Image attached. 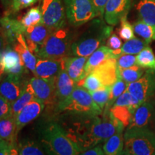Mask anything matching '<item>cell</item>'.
<instances>
[{
  "instance_id": "cell-1",
  "label": "cell",
  "mask_w": 155,
  "mask_h": 155,
  "mask_svg": "<svg viewBox=\"0 0 155 155\" xmlns=\"http://www.w3.org/2000/svg\"><path fill=\"white\" fill-rule=\"evenodd\" d=\"M113 28L106 26L100 19L94 21L84 35L71 44V54L80 57H89L111 35Z\"/></svg>"
},
{
  "instance_id": "cell-2",
  "label": "cell",
  "mask_w": 155,
  "mask_h": 155,
  "mask_svg": "<svg viewBox=\"0 0 155 155\" xmlns=\"http://www.w3.org/2000/svg\"><path fill=\"white\" fill-rule=\"evenodd\" d=\"M121 154L155 155V132L147 127H127Z\"/></svg>"
},
{
  "instance_id": "cell-3",
  "label": "cell",
  "mask_w": 155,
  "mask_h": 155,
  "mask_svg": "<svg viewBox=\"0 0 155 155\" xmlns=\"http://www.w3.org/2000/svg\"><path fill=\"white\" fill-rule=\"evenodd\" d=\"M57 108L60 111H71L84 116H96L103 113L88 91L78 86L67 98L58 103Z\"/></svg>"
},
{
  "instance_id": "cell-4",
  "label": "cell",
  "mask_w": 155,
  "mask_h": 155,
  "mask_svg": "<svg viewBox=\"0 0 155 155\" xmlns=\"http://www.w3.org/2000/svg\"><path fill=\"white\" fill-rule=\"evenodd\" d=\"M42 141L47 152L58 155H75L81 151L70 139L66 131L58 124H50L42 133Z\"/></svg>"
},
{
  "instance_id": "cell-5",
  "label": "cell",
  "mask_w": 155,
  "mask_h": 155,
  "mask_svg": "<svg viewBox=\"0 0 155 155\" xmlns=\"http://www.w3.org/2000/svg\"><path fill=\"white\" fill-rule=\"evenodd\" d=\"M71 38L67 29L53 31L45 42L40 46L37 53L39 58L61 60L71 54Z\"/></svg>"
},
{
  "instance_id": "cell-6",
  "label": "cell",
  "mask_w": 155,
  "mask_h": 155,
  "mask_svg": "<svg viewBox=\"0 0 155 155\" xmlns=\"http://www.w3.org/2000/svg\"><path fill=\"white\" fill-rule=\"evenodd\" d=\"M65 14L73 26L83 25L98 15L91 0H64Z\"/></svg>"
},
{
  "instance_id": "cell-7",
  "label": "cell",
  "mask_w": 155,
  "mask_h": 155,
  "mask_svg": "<svg viewBox=\"0 0 155 155\" xmlns=\"http://www.w3.org/2000/svg\"><path fill=\"white\" fill-rule=\"evenodd\" d=\"M42 23L52 30L64 28L65 25V9L62 0H40Z\"/></svg>"
},
{
  "instance_id": "cell-8",
  "label": "cell",
  "mask_w": 155,
  "mask_h": 155,
  "mask_svg": "<svg viewBox=\"0 0 155 155\" xmlns=\"http://www.w3.org/2000/svg\"><path fill=\"white\" fill-rule=\"evenodd\" d=\"M127 90L141 104L155 95V71L148 69L135 82L127 84Z\"/></svg>"
},
{
  "instance_id": "cell-9",
  "label": "cell",
  "mask_w": 155,
  "mask_h": 155,
  "mask_svg": "<svg viewBox=\"0 0 155 155\" xmlns=\"http://www.w3.org/2000/svg\"><path fill=\"white\" fill-rule=\"evenodd\" d=\"M25 68L22 58L15 50L8 47L0 53V77L7 74L21 78Z\"/></svg>"
},
{
  "instance_id": "cell-10",
  "label": "cell",
  "mask_w": 155,
  "mask_h": 155,
  "mask_svg": "<svg viewBox=\"0 0 155 155\" xmlns=\"http://www.w3.org/2000/svg\"><path fill=\"white\" fill-rule=\"evenodd\" d=\"M56 81H48L34 77L30 79V83L32 87L35 96L43 103L45 106L52 108L55 104L58 105L57 96H56Z\"/></svg>"
},
{
  "instance_id": "cell-11",
  "label": "cell",
  "mask_w": 155,
  "mask_h": 155,
  "mask_svg": "<svg viewBox=\"0 0 155 155\" xmlns=\"http://www.w3.org/2000/svg\"><path fill=\"white\" fill-rule=\"evenodd\" d=\"M53 30L43 23L30 27L25 30L24 36L29 49L34 55H37L39 48L45 42Z\"/></svg>"
},
{
  "instance_id": "cell-12",
  "label": "cell",
  "mask_w": 155,
  "mask_h": 155,
  "mask_svg": "<svg viewBox=\"0 0 155 155\" xmlns=\"http://www.w3.org/2000/svg\"><path fill=\"white\" fill-rule=\"evenodd\" d=\"M132 0H108L106 4L104 19L108 25L114 26L122 17L127 16Z\"/></svg>"
},
{
  "instance_id": "cell-13",
  "label": "cell",
  "mask_w": 155,
  "mask_h": 155,
  "mask_svg": "<svg viewBox=\"0 0 155 155\" xmlns=\"http://www.w3.org/2000/svg\"><path fill=\"white\" fill-rule=\"evenodd\" d=\"M61 60H52L39 58L37 60L34 74L36 77L48 81H56L61 71Z\"/></svg>"
},
{
  "instance_id": "cell-14",
  "label": "cell",
  "mask_w": 155,
  "mask_h": 155,
  "mask_svg": "<svg viewBox=\"0 0 155 155\" xmlns=\"http://www.w3.org/2000/svg\"><path fill=\"white\" fill-rule=\"evenodd\" d=\"M44 108L43 103L35 97L15 117L17 131L19 132L23 127L38 118L43 111Z\"/></svg>"
},
{
  "instance_id": "cell-15",
  "label": "cell",
  "mask_w": 155,
  "mask_h": 155,
  "mask_svg": "<svg viewBox=\"0 0 155 155\" xmlns=\"http://www.w3.org/2000/svg\"><path fill=\"white\" fill-rule=\"evenodd\" d=\"M91 73H95L99 78L104 86H111L119 78L117 58H110L106 60L96 67Z\"/></svg>"
},
{
  "instance_id": "cell-16",
  "label": "cell",
  "mask_w": 155,
  "mask_h": 155,
  "mask_svg": "<svg viewBox=\"0 0 155 155\" xmlns=\"http://www.w3.org/2000/svg\"><path fill=\"white\" fill-rule=\"evenodd\" d=\"M88 57H65L62 59L68 74L75 83L83 80L87 76L86 64Z\"/></svg>"
},
{
  "instance_id": "cell-17",
  "label": "cell",
  "mask_w": 155,
  "mask_h": 155,
  "mask_svg": "<svg viewBox=\"0 0 155 155\" xmlns=\"http://www.w3.org/2000/svg\"><path fill=\"white\" fill-rule=\"evenodd\" d=\"M62 59L61 71L58 75L55 82L56 96H57L58 104L67 98L74 90L75 86H77L76 83L73 79H71V78L68 74L66 70L64 67Z\"/></svg>"
},
{
  "instance_id": "cell-18",
  "label": "cell",
  "mask_w": 155,
  "mask_h": 155,
  "mask_svg": "<svg viewBox=\"0 0 155 155\" xmlns=\"http://www.w3.org/2000/svg\"><path fill=\"white\" fill-rule=\"evenodd\" d=\"M21 78L7 75L0 83V96L12 104L19 96L23 88L21 85Z\"/></svg>"
},
{
  "instance_id": "cell-19",
  "label": "cell",
  "mask_w": 155,
  "mask_h": 155,
  "mask_svg": "<svg viewBox=\"0 0 155 155\" xmlns=\"http://www.w3.org/2000/svg\"><path fill=\"white\" fill-rule=\"evenodd\" d=\"M0 30L7 42H15L19 35L25 33V28L19 20L9 17H4L0 19Z\"/></svg>"
},
{
  "instance_id": "cell-20",
  "label": "cell",
  "mask_w": 155,
  "mask_h": 155,
  "mask_svg": "<svg viewBox=\"0 0 155 155\" xmlns=\"http://www.w3.org/2000/svg\"><path fill=\"white\" fill-rule=\"evenodd\" d=\"M154 108L149 101L142 103L135 110L131 122L127 127H147L153 117Z\"/></svg>"
},
{
  "instance_id": "cell-21",
  "label": "cell",
  "mask_w": 155,
  "mask_h": 155,
  "mask_svg": "<svg viewBox=\"0 0 155 155\" xmlns=\"http://www.w3.org/2000/svg\"><path fill=\"white\" fill-rule=\"evenodd\" d=\"M110 58H118V57L114 55L112 50L108 46H100L88 58L86 64V75L90 74L96 67Z\"/></svg>"
},
{
  "instance_id": "cell-22",
  "label": "cell",
  "mask_w": 155,
  "mask_h": 155,
  "mask_svg": "<svg viewBox=\"0 0 155 155\" xmlns=\"http://www.w3.org/2000/svg\"><path fill=\"white\" fill-rule=\"evenodd\" d=\"M17 133L15 117L10 115L0 119V140L16 146L15 142Z\"/></svg>"
},
{
  "instance_id": "cell-23",
  "label": "cell",
  "mask_w": 155,
  "mask_h": 155,
  "mask_svg": "<svg viewBox=\"0 0 155 155\" xmlns=\"http://www.w3.org/2000/svg\"><path fill=\"white\" fill-rule=\"evenodd\" d=\"M14 48L20 55L26 68L30 70L32 72H34L36 66L37 59L34 54L29 49L24 34L19 35V36L17 37Z\"/></svg>"
},
{
  "instance_id": "cell-24",
  "label": "cell",
  "mask_w": 155,
  "mask_h": 155,
  "mask_svg": "<svg viewBox=\"0 0 155 155\" xmlns=\"http://www.w3.org/2000/svg\"><path fill=\"white\" fill-rule=\"evenodd\" d=\"M35 97V96L34 91L30 82L25 84L21 94L19 95L17 99L12 104L11 115L16 117L17 114L22 111V108L28 105Z\"/></svg>"
},
{
  "instance_id": "cell-25",
  "label": "cell",
  "mask_w": 155,
  "mask_h": 155,
  "mask_svg": "<svg viewBox=\"0 0 155 155\" xmlns=\"http://www.w3.org/2000/svg\"><path fill=\"white\" fill-rule=\"evenodd\" d=\"M136 8L140 20L155 25V0H139Z\"/></svg>"
},
{
  "instance_id": "cell-26",
  "label": "cell",
  "mask_w": 155,
  "mask_h": 155,
  "mask_svg": "<svg viewBox=\"0 0 155 155\" xmlns=\"http://www.w3.org/2000/svg\"><path fill=\"white\" fill-rule=\"evenodd\" d=\"M124 146L123 131H118L106 141L103 150L107 155L121 154Z\"/></svg>"
},
{
  "instance_id": "cell-27",
  "label": "cell",
  "mask_w": 155,
  "mask_h": 155,
  "mask_svg": "<svg viewBox=\"0 0 155 155\" xmlns=\"http://www.w3.org/2000/svg\"><path fill=\"white\" fill-rule=\"evenodd\" d=\"M134 111L131 108L124 106L113 105L109 109L111 115L121 122L124 127L129 125Z\"/></svg>"
},
{
  "instance_id": "cell-28",
  "label": "cell",
  "mask_w": 155,
  "mask_h": 155,
  "mask_svg": "<svg viewBox=\"0 0 155 155\" xmlns=\"http://www.w3.org/2000/svg\"><path fill=\"white\" fill-rule=\"evenodd\" d=\"M144 69L137 65L124 69L118 68V75L119 78L129 84L139 80L145 72Z\"/></svg>"
},
{
  "instance_id": "cell-29",
  "label": "cell",
  "mask_w": 155,
  "mask_h": 155,
  "mask_svg": "<svg viewBox=\"0 0 155 155\" xmlns=\"http://www.w3.org/2000/svg\"><path fill=\"white\" fill-rule=\"evenodd\" d=\"M133 28L137 35L150 43L155 40V25H151L139 20L134 24Z\"/></svg>"
},
{
  "instance_id": "cell-30",
  "label": "cell",
  "mask_w": 155,
  "mask_h": 155,
  "mask_svg": "<svg viewBox=\"0 0 155 155\" xmlns=\"http://www.w3.org/2000/svg\"><path fill=\"white\" fill-rule=\"evenodd\" d=\"M137 65L144 69L155 71V55L150 46H147L137 55Z\"/></svg>"
},
{
  "instance_id": "cell-31",
  "label": "cell",
  "mask_w": 155,
  "mask_h": 155,
  "mask_svg": "<svg viewBox=\"0 0 155 155\" xmlns=\"http://www.w3.org/2000/svg\"><path fill=\"white\" fill-rule=\"evenodd\" d=\"M19 21L25 30L30 27L41 24L42 23V15L40 7H35L31 8Z\"/></svg>"
},
{
  "instance_id": "cell-32",
  "label": "cell",
  "mask_w": 155,
  "mask_h": 155,
  "mask_svg": "<svg viewBox=\"0 0 155 155\" xmlns=\"http://www.w3.org/2000/svg\"><path fill=\"white\" fill-rule=\"evenodd\" d=\"M150 42L146 40H141L139 38H132L127 40L121 46L122 54H131V55H137L140 52L149 45Z\"/></svg>"
},
{
  "instance_id": "cell-33",
  "label": "cell",
  "mask_w": 155,
  "mask_h": 155,
  "mask_svg": "<svg viewBox=\"0 0 155 155\" xmlns=\"http://www.w3.org/2000/svg\"><path fill=\"white\" fill-rule=\"evenodd\" d=\"M127 83L124 82L122 79L118 78L117 81L111 86V92H110V97L108 104L105 107L104 113H107L109 111L110 108L114 105V102L124 92L127 90Z\"/></svg>"
},
{
  "instance_id": "cell-34",
  "label": "cell",
  "mask_w": 155,
  "mask_h": 155,
  "mask_svg": "<svg viewBox=\"0 0 155 155\" xmlns=\"http://www.w3.org/2000/svg\"><path fill=\"white\" fill-rule=\"evenodd\" d=\"M111 92V86H103L94 91H90L93 99L98 104V106L104 110L108 104Z\"/></svg>"
},
{
  "instance_id": "cell-35",
  "label": "cell",
  "mask_w": 155,
  "mask_h": 155,
  "mask_svg": "<svg viewBox=\"0 0 155 155\" xmlns=\"http://www.w3.org/2000/svg\"><path fill=\"white\" fill-rule=\"evenodd\" d=\"M78 86H81L87 91H94L98 90V88L104 86L102 84L101 81L97 75L94 73H91L87 76L76 83Z\"/></svg>"
},
{
  "instance_id": "cell-36",
  "label": "cell",
  "mask_w": 155,
  "mask_h": 155,
  "mask_svg": "<svg viewBox=\"0 0 155 155\" xmlns=\"http://www.w3.org/2000/svg\"><path fill=\"white\" fill-rule=\"evenodd\" d=\"M139 100L137 98H135L133 95H131L130 93L126 90L120 96L116 101L114 102V106H128L132 108L134 111H135L139 106L140 105Z\"/></svg>"
},
{
  "instance_id": "cell-37",
  "label": "cell",
  "mask_w": 155,
  "mask_h": 155,
  "mask_svg": "<svg viewBox=\"0 0 155 155\" xmlns=\"http://www.w3.org/2000/svg\"><path fill=\"white\" fill-rule=\"evenodd\" d=\"M121 27L119 30V37L122 40H127L134 38V30L133 25L127 20V16L122 17L121 19Z\"/></svg>"
},
{
  "instance_id": "cell-38",
  "label": "cell",
  "mask_w": 155,
  "mask_h": 155,
  "mask_svg": "<svg viewBox=\"0 0 155 155\" xmlns=\"http://www.w3.org/2000/svg\"><path fill=\"white\" fill-rule=\"evenodd\" d=\"M18 154L20 155H42L45 152L34 143H25L24 144L17 147Z\"/></svg>"
},
{
  "instance_id": "cell-39",
  "label": "cell",
  "mask_w": 155,
  "mask_h": 155,
  "mask_svg": "<svg viewBox=\"0 0 155 155\" xmlns=\"http://www.w3.org/2000/svg\"><path fill=\"white\" fill-rule=\"evenodd\" d=\"M137 65V56L131 54H122L117 58V67L124 69Z\"/></svg>"
},
{
  "instance_id": "cell-40",
  "label": "cell",
  "mask_w": 155,
  "mask_h": 155,
  "mask_svg": "<svg viewBox=\"0 0 155 155\" xmlns=\"http://www.w3.org/2000/svg\"><path fill=\"white\" fill-rule=\"evenodd\" d=\"M38 0H12L11 8L14 12L28 8L30 6L35 4Z\"/></svg>"
},
{
  "instance_id": "cell-41",
  "label": "cell",
  "mask_w": 155,
  "mask_h": 155,
  "mask_svg": "<svg viewBox=\"0 0 155 155\" xmlns=\"http://www.w3.org/2000/svg\"><path fill=\"white\" fill-rule=\"evenodd\" d=\"M12 104L0 96V119L11 115Z\"/></svg>"
},
{
  "instance_id": "cell-42",
  "label": "cell",
  "mask_w": 155,
  "mask_h": 155,
  "mask_svg": "<svg viewBox=\"0 0 155 155\" xmlns=\"http://www.w3.org/2000/svg\"><path fill=\"white\" fill-rule=\"evenodd\" d=\"M121 40L116 34H111L107 40V45L112 50H119L121 48Z\"/></svg>"
},
{
  "instance_id": "cell-43",
  "label": "cell",
  "mask_w": 155,
  "mask_h": 155,
  "mask_svg": "<svg viewBox=\"0 0 155 155\" xmlns=\"http://www.w3.org/2000/svg\"><path fill=\"white\" fill-rule=\"evenodd\" d=\"M98 16H103L104 15L106 4L108 0H91Z\"/></svg>"
},
{
  "instance_id": "cell-44",
  "label": "cell",
  "mask_w": 155,
  "mask_h": 155,
  "mask_svg": "<svg viewBox=\"0 0 155 155\" xmlns=\"http://www.w3.org/2000/svg\"><path fill=\"white\" fill-rule=\"evenodd\" d=\"M81 154L83 155H103L105 154V153L104 152V150L101 148V147L100 146H95L92 147L90 150H87L83 153H81Z\"/></svg>"
},
{
  "instance_id": "cell-45",
  "label": "cell",
  "mask_w": 155,
  "mask_h": 155,
  "mask_svg": "<svg viewBox=\"0 0 155 155\" xmlns=\"http://www.w3.org/2000/svg\"><path fill=\"white\" fill-rule=\"evenodd\" d=\"M6 41H7V40H6L5 36H4L2 31L0 30V53L2 51L4 48H5V43Z\"/></svg>"
},
{
  "instance_id": "cell-46",
  "label": "cell",
  "mask_w": 155,
  "mask_h": 155,
  "mask_svg": "<svg viewBox=\"0 0 155 155\" xmlns=\"http://www.w3.org/2000/svg\"><path fill=\"white\" fill-rule=\"evenodd\" d=\"M16 146H14V145L9 144V143L6 142V141L3 140H0V150H5V149L10 148V147H14Z\"/></svg>"
},
{
  "instance_id": "cell-47",
  "label": "cell",
  "mask_w": 155,
  "mask_h": 155,
  "mask_svg": "<svg viewBox=\"0 0 155 155\" xmlns=\"http://www.w3.org/2000/svg\"><path fill=\"white\" fill-rule=\"evenodd\" d=\"M1 80H2V77H0V83H1Z\"/></svg>"
}]
</instances>
